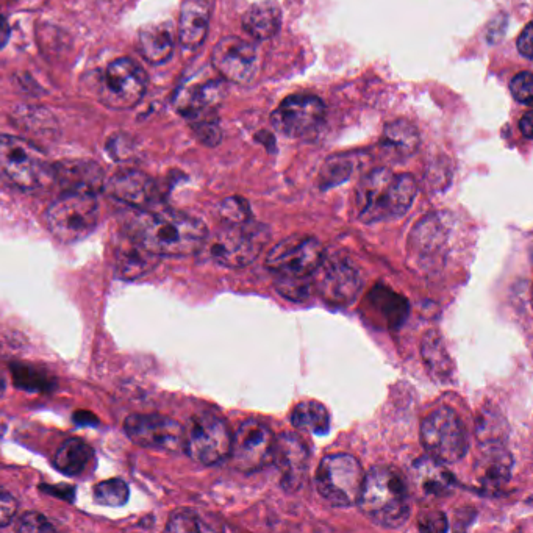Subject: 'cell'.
I'll use <instances>...</instances> for the list:
<instances>
[{
    "mask_svg": "<svg viewBox=\"0 0 533 533\" xmlns=\"http://www.w3.org/2000/svg\"><path fill=\"white\" fill-rule=\"evenodd\" d=\"M212 0H185L180 11L179 40L185 49L202 46L210 24Z\"/></svg>",
    "mask_w": 533,
    "mask_h": 533,
    "instance_id": "603a6c76",
    "label": "cell"
},
{
    "mask_svg": "<svg viewBox=\"0 0 533 533\" xmlns=\"http://www.w3.org/2000/svg\"><path fill=\"white\" fill-rule=\"evenodd\" d=\"M371 301L376 305L377 310L387 319L391 327H399L408 315V304L404 297L393 293L390 288L377 287L373 291Z\"/></svg>",
    "mask_w": 533,
    "mask_h": 533,
    "instance_id": "d6a6232c",
    "label": "cell"
},
{
    "mask_svg": "<svg viewBox=\"0 0 533 533\" xmlns=\"http://www.w3.org/2000/svg\"><path fill=\"white\" fill-rule=\"evenodd\" d=\"M138 49L144 60L152 65H163L172 57L174 35L169 24H152L138 33Z\"/></svg>",
    "mask_w": 533,
    "mask_h": 533,
    "instance_id": "484cf974",
    "label": "cell"
},
{
    "mask_svg": "<svg viewBox=\"0 0 533 533\" xmlns=\"http://www.w3.org/2000/svg\"><path fill=\"white\" fill-rule=\"evenodd\" d=\"M519 129L521 133L526 136L527 140H532L533 138V113L532 111H527L526 115L523 116V119L519 121Z\"/></svg>",
    "mask_w": 533,
    "mask_h": 533,
    "instance_id": "ee69618b",
    "label": "cell"
},
{
    "mask_svg": "<svg viewBox=\"0 0 533 533\" xmlns=\"http://www.w3.org/2000/svg\"><path fill=\"white\" fill-rule=\"evenodd\" d=\"M512 455L502 443L485 444L476 466L477 479L483 490L498 491L512 477Z\"/></svg>",
    "mask_w": 533,
    "mask_h": 533,
    "instance_id": "44dd1931",
    "label": "cell"
},
{
    "mask_svg": "<svg viewBox=\"0 0 533 533\" xmlns=\"http://www.w3.org/2000/svg\"><path fill=\"white\" fill-rule=\"evenodd\" d=\"M533 26L532 24H527L526 29L523 30V33L519 35L518 40V51L519 54L526 57L527 60H532L533 55Z\"/></svg>",
    "mask_w": 533,
    "mask_h": 533,
    "instance_id": "7bdbcfd3",
    "label": "cell"
},
{
    "mask_svg": "<svg viewBox=\"0 0 533 533\" xmlns=\"http://www.w3.org/2000/svg\"><path fill=\"white\" fill-rule=\"evenodd\" d=\"M147 76L130 58H118L105 69L99 85L102 104L115 110H129L146 94Z\"/></svg>",
    "mask_w": 533,
    "mask_h": 533,
    "instance_id": "30bf717a",
    "label": "cell"
},
{
    "mask_svg": "<svg viewBox=\"0 0 533 533\" xmlns=\"http://www.w3.org/2000/svg\"><path fill=\"white\" fill-rule=\"evenodd\" d=\"M47 226L63 243L90 237L99 224L96 194L65 193L47 210Z\"/></svg>",
    "mask_w": 533,
    "mask_h": 533,
    "instance_id": "277c9868",
    "label": "cell"
},
{
    "mask_svg": "<svg viewBox=\"0 0 533 533\" xmlns=\"http://www.w3.org/2000/svg\"><path fill=\"white\" fill-rule=\"evenodd\" d=\"M446 243V224L437 215H430L419 222L413 230L412 246L413 254L418 257H435Z\"/></svg>",
    "mask_w": 533,
    "mask_h": 533,
    "instance_id": "83f0119b",
    "label": "cell"
},
{
    "mask_svg": "<svg viewBox=\"0 0 533 533\" xmlns=\"http://www.w3.org/2000/svg\"><path fill=\"white\" fill-rule=\"evenodd\" d=\"M132 235L157 257H183L201 251L207 241L208 230L201 219L163 210L143 213L136 219Z\"/></svg>",
    "mask_w": 533,
    "mask_h": 533,
    "instance_id": "6da1fadb",
    "label": "cell"
},
{
    "mask_svg": "<svg viewBox=\"0 0 533 533\" xmlns=\"http://www.w3.org/2000/svg\"><path fill=\"white\" fill-rule=\"evenodd\" d=\"M416 483L418 487L433 498H443L448 496L455 487L454 476L444 468L443 463L438 462L437 458L424 457L419 458L413 466Z\"/></svg>",
    "mask_w": 533,
    "mask_h": 533,
    "instance_id": "cb8c5ba5",
    "label": "cell"
},
{
    "mask_svg": "<svg viewBox=\"0 0 533 533\" xmlns=\"http://www.w3.org/2000/svg\"><path fill=\"white\" fill-rule=\"evenodd\" d=\"M272 462L280 474V487L288 493L299 490L307 476L308 452L301 438L283 433L274 444Z\"/></svg>",
    "mask_w": 533,
    "mask_h": 533,
    "instance_id": "e0dca14e",
    "label": "cell"
},
{
    "mask_svg": "<svg viewBox=\"0 0 533 533\" xmlns=\"http://www.w3.org/2000/svg\"><path fill=\"white\" fill-rule=\"evenodd\" d=\"M157 255L147 251L138 238L130 237L119 241L115 251V268L121 279L133 280L143 277L157 265Z\"/></svg>",
    "mask_w": 533,
    "mask_h": 533,
    "instance_id": "7402d4cb",
    "label": "cell"
},
{
    "mask_svg": "<svg viewBox=\"0 0 533 533\" xmlns=\"http://www.w3.org/2000/svg\"><path fill=\"white\" fill-rule=\"evenodd\" d=\"M127 437L141 448L158 451L176 452L183 448L185 429L168 416L149 413V415H130L124 423Z\"/></svg>",
    "mask_w": 533,
    "mask_h": 533,
    "instance_id": "5bb4252c",
    "label": "cell"
},
{
    "mask_svg": "<svg viewBox=\"0 0 533 533\" xmlns=\"http://www.w3.org/2000/svg\"><path fill=\"white\" fill-rule=\"evenodd\" d=\"M276 438L262 421L249 419L232 435L230 457L233 465L243 473H254L272 462Z\"/></svg>",
    "mask_w": 533,
    "mask_h": 533,
    "instance_id": "7c38bea8",
    "label": "cell"
},
{
    "mask_svg": "<svg viewBox=\"0 0 533 533\" xmlns=\"http://www.w3.org/2000/svg\"><path fill=\"white\" fill-rule=\"evenodd\" d=\"M282 26V13L279 5L272 0H265L252 5L243 16V29L251 38L258 41L271 40Z\"/></svg>",
    "mask_w": 533,
    "mask_h": 533,
    "instance_id": "d4e9b609",
    "label": "cell"
},
{
    "mask_svg": "<svg viewBox=\"0 0 533 533\" xmlns=\"http://www.w3.org/2000/svg\"><path fill=\"white\" fill-rule=\"evenodd\" d=\"M168 532H183V533H193V532H213V530H219L216 526H210V524L202 518L199 513L194 512V510H188V508H183V510H177V512L172 513L171 518H169L168 526H166Z\"/></svg>",
    "mask_w": 533,
    "mask_h": 533,
    "instance_id": "d590c367",
    "label": "cell"
},
{
    "mask_svg": "<svg viewBox=\"0 0 533 533\" xmlns=\"http://www.w3.org/2000/svg\"><path fill=\"white\" fill-rule=\"evenodd\" d=\"M418 526L419 529L427 530V532H444L448 529V521L444 518L443 513L430 512L419 516Z\"/></svg>",
    "mask_w": 533,
    "mask_h": 533,
    "instance_id": "b9f144b4",
    "label": "cell"
},
{
    "mask_svg": "<svg viewBox=\"0 0 533 533\" xmlns=\"http://www.w3.org/2000/svg\"><path fill=\"white\" fill-rule=\"evenodd\" d=\"M268 238V229L260 224H252L251 221L232 224L208 241V252L218 265L244 268L260 255Z\"/></svg>",
    "mask_w": 533,
    "mask_h": 533,
    "instance_id": "8992f818",
    "label": "cell"
},
{
    "mask_svg": "<svg viewBox=\"0 0 533 533\" xmlns=\"http://www.w3.org/2000/svg\"><path fill=\"white\" fill-rule=\"evenodd\" d=\"M224 94H226V85L221 80H210L201 85L191 86L177 99V110L191 121L215 115V108L221 104Z\"/></svg>",
    "mask_w": 533,
    "mask_h": 533,
    "instance_id": "d6986e66",
    "label": "cell"
},
{
    "mask_svg": "<svg viewBox=\"0 0 533 533\" xmlns=\"http://www.w3.org/2000/svg\"><path fill=\"white\" fill-rule=\"evenodd\" d=\"M421 354H423L424 363L429 368L430 374L435 379L448 380L451 377L454 366L437 332H429L424 337Z\"/></svg>",
    "mask_w": 533,
    "mask_h": 533,
    "instance_id": "4dcf8cb0",
    "label": "cell"
},
{
    "mask_svg": "<svg viewBox=\"0 0 533 533\" xmlns=\"http://www.w3.org/2000/svg\"><path fill=\"white\" fill-rule=\"evenodd\" d=\"M52 174L66 193L96 194L104 187V171L94 161H61Z\"/></svg>",
    "mask_w": 533,
    "mask_h": 533,
    "instance_id": "ac0fdd59",
    "label": "cell"
},
{
    "mask_svg": "<svg viewBox=\"0 0 533 533\" xmlns=\"http://www.w3.org/2000/svg\"><path fill=\"white\" fill-rule=\"evenodd\" d=\"M16 529L19 532H55L54 524L40 513L30 512L22 515Z\"/></svg>",
    "mask_w": 533,
    "mask_h": 533,
    "instance_id": "ab89813d",
    "label": "cell"
},
{
    "mask_svg": "<svg viewBox=\"0 0 533 533\" xmlns=\"http://www.w3.org/2000/svg\"><path fill=\"white\" fill-rule=\"evenodd\" d=\"M108 193L135 208L146 207L154 201L155 183L151 177L140 171H122L111 177L107 185Z\"/></svg>",
    "mask_w": 533,
    "mask_h": 533,
    "instance_id": "ffe728a7",
    "label": "cell"
},
{
    "mask_svg": "<svg viewBox=\"0 0 533 533\" xmlns=\"http://www.w3.org/2000/svg\"><path fill=\"white\" fill-rule=\"evenodd\" d=\"M10 40V26H8L7 19L0 15V49H4Z\"/></svg>",
    "mask_w": 533,
    "mask_h": 533,
    "instance_id": "bcb514c9",
    "label": "cell"
},
{
    "mask_svg": "<svg viewBox=\"0 0 533 533\" xmlns=\"http://www.w3.org/2000/svg\"><path fill=\"white\" fill-rule=\"evenodd\" d=\"M324 260L322 244L315 237L293 235L272 247L266 266L282 279H305L315 274Z\"/></svg>",
    "mask_w": 533,
    "mask_h": 533,
    "instance_id": "8fae6325",
    "label": "cell"
},
{
    "mask_svg": "<svg viewBox=\"0 0 533 533\" xmlns=\"http://www.w3.org/2000/svg\"><path fill=\"white\" fill-rule=\"evenodd\" d=\"M0 174L21 190H35L49 174L46 158L18 136L0 135Z\"/></svg>",
    "mask_w": 533,
    "mask_h": 533,
    "instance_id": "ba28073f",
    "label": "cell"
},
{
    "mask_svg": "<svg viewBox=\"0 0 533 533\" xmlns=\"http://www.w3.org/2000/svg\"><path fill=\"white\" fill-rule=\"evenodd\" d=\"M421 441L430 457L441 463H457L468 452V435L452 408H438L424 419Z\"/></svg>",
    "mask_w": 533,
    "mask_h": 533,
    "instance_id": "52a82bcc",
    "label": "cell"
},
{
    "mask_svg": "<svg viewBox=\"0 0 533 533\" xmlns=\"http://www.w3.org/2000/svg\"><path fill=\"white\" fill-rule=\"evenodd\" d=\"M219 213L230 224H243V222L251 221V208L243 197H229L222 202Z\"/></svg>",
    "mask_w": 533,
    "mask_h": 533,
    "instance_id": "74e56055",
    "label": "cell"
},
{
    "mask_svg": "<svg viewBox=\"0 0 533 533\" xmlns=\"http://www.w3.org/2000/svg\"><path fill=\"white\" fill-rule=\"evenodd\" d=\"M74 423L79 424V426H97L99 424V419L96 416L91 415L90 412H77L74 413Z\"/></svg>",
    "mask_w": 533,
    "mask_h": 533,
    "instance_id": "f6af8a7d",
    "label": "cell"
},
{
    "mask_svg": "<svg viewBox=\"0 0 533 533\" xmlns=\"http://www.w3.org/2000/svg\"><path fill=\"white\" fill-rule=\"evenodd\" d=\"M291 423L301 432L327 435L330 430V415L324 405L316 401H304L294 407Z\"/></svg>",
    "mask_w": 533,
    "mask_h": 533,
    "instance_id": "f546056e",
    "label": "cell"
},
{
    "mask_svg": "<svg viewBox=\"0 0 533 533\" xmlns=\"http://www.w3.org/2000/svg\"><path fill=\"white\" fill-rule=\"evenodd\" d=\"M212 63L224 79L246 85L257 76V47L238 36H226L213 49Z\"/></svg>",
    "mask_w": 533,
    "mask_h": 533,
    "instance_id": "2e32d148",
    "label": "cell"
},
{
    "mask_svg": "<svg viewBox=\"0 0 533 533\" xmlns=\"http://www.w3.org/2000/svg\"><path fill=\"white\" fill-rule=\"evenodd\" d=\"M16 512H18V502L5 488L0 487V529L13 521Z\"/></svg>",
    "mask_w": 533,
    "mask_h": 533,
    "instance_id": "60d3db41",
    "label": "cell"
},
{
    "mask_svg": "<svg viewBox=\"0 0 533 533\" xmlns=\"http://www.w3.org/2000/svg\"><path fill=\"white\" fill-rule=\"evenodd\" d=\"M358 507L366 518L385 529L401 527L410 515V501L404 477L391 466H374L365 474Z\"/></svg>",
    "mask_w": 533,
    "mask_h": 533,
    "instance_id": "3957f363",
    "label": "cell"
},
{
    "mask_svg": "<svg viewBox=\"0 0 533 533\" xmlns=\"http://www.w3.org/2000/svg\"><path fill=\"white\" fill-rule=\"evenodd\" d=\"M352 171H354V160H352L351 155L330 157L319 174L322 190L340 185L351 177Z\"/></svg>",
    "mask_w": 533,
    "mask_h": 533,
    "instance_id": "836d02e7",
    "label": "cell"
},
{
    "mask_svg": "<svg viewBox=\"0 0 533 533\" xmlns=\"http://www.w3.org/2000/svg\"><path fill=\"white\" fill-rule=\"evenodd\" d=\"M418 183L410 174H394L377 168L358 185L355 205L357 216L365 224L402 218L412 207Z\"/></svg>",
    "mask_w": 533,
    "mask_h": 533,
    "instance_id": "7a4b0ae2",
    "label": "cell"
},
{
    "mask_svg": "<svg viewBox=\"0 0 533 533\" xmlns=\"http://www.w3.org/2000/svg\"><path fill=\"white\" fill-rule=\"evenodd\" d=\"M365 482V471L349 454L327 455L316 471V488L321 498L333 507L357 504Z\"/></svg>",
    "mask_w": 533,
    "mask_h": 533,
    "instance_id": "5b68a950",
    "label": "cell"
},
{
    "mask_svg": "<svg viewBox=\"0 0 533 533\" xmlns=\"http://www.w3.org/2000/svg\"><path fill=\"white\" fill-rule=\"evenodd\" d=\"M326 118V105L313 94H293L283 99L271 115L277 132L301 138L315 132Z\"/></svg>",
    "mask_w": 533,
    "mask_h": 533,
    "instance_id": "4fadbf2b",
    "label": "cell"
},
{
    "mask_svg": "<svg viewBox=\"0 0 533 533\" xmlns=\"http://www.w3.org/2000/svg\"><path fill=\"white\" fill-rule=\"evenodd\" d=\"M94 501L105 507H122L129 501V485L122 479H108L94 487Z\"/></svg>",
    "mask_w": 533,
    "mask_h": 533,
    "instance_id": "e575fe53",
    "label": "cell"
},
{
    "mask_svg": "<svg viewBox=\"0 0 533 533\" xmlns=\"http://www.w3.org/2000/svg\"><path fill=\"white\" fill-rule=\"evenodd\" d=\"M11 374H13L16 387L30 391V393H51L57 383L52 374L36 366L26 365V363H15L11 366Z\"/></svg>",
    "mask_w": 533,
    "mask_h": 533,
    "instance_id": "1f68e13d",
    "label": "cell"
},
{
    "mask_svg": "<svg viewBox=\"0 0 533 533\" xmlns=\"http://www.w3.org/2000/svg\"><path fill=\"white\" fill-rule=\"evenodd\" d=\"M510 91L519 104L530 105L533 102V83L530 72H521L510 82Z\"/></svg>",
    "mask_w": 533,
    "mask_h": 533,
    "instance_id": "f35d334b",
    "label": "cell"
},
{
    "mask_svg": "<svg viewBox=\"0 0 533 533\" xmlns=\"http://www.w3.org/2000/svg\"><path fill=\"white\" fill-rule=\"evenodd\" d=\"M232 446V432L224 419L213 413L194 416L185 430L183 448L194 462L213 466L226 460Z\"/></svg>",
    "mask_w": 533,
    "mask_h": 533,
    "instance_id": "9c48e42d",
    "label": "cell"
},
{
    "mask_svg": "<svg viewBox=\"0 0 533 533\" xmlns=\"http://www.w3.org/2000/svg\"><path fill=\"white\" fill-rule=\"evenodd\" d=\"M315 272L316 287L330 304H351L362 287L360 271L351 258L341 255L327 258L322 260Z\"/></svg>",
    "mask_w": 533,
    "mask_h": 533,
    "instance_id": "9a60e30c",
    "label": "cell"
},
{
    "mask_svg": "<svg viewBox=\"0 0 533 533\" xmlns=\"http://www.w3.org/2000/svg\"><path fill=\"white\" fill-rule=\"evenodd\" d=\"M421 144L418 130L412 122L405 119L393 121L385 127L382 135V146L399 157H410L415 154Z\"/></svg>",
    "mask_w": 533,
    "mask_h": 533,
    "instance_id": "f1b7e54d",
    "label": "cell"
},
{
    "mask_svg": "<svg viewBox=\"0 0 533 533\" xmlns=\"http://www.w3.org/2000/svg\"><path fill=\"white\" fill-rule=\"evenodd\" d=\"M94 449L90 444L80 440V438H71L61 444L57 454L54 457V466L65 476L76 477L82 476L90 469L91 463H94Z\"/></svg>",
    "mask_w": 533,
    "mask_h": 533,
    "instance_id": "4316f807",
    "label": "cell"
},
{
    "mask_svg": "<svg viewBox=\"0 0 533 533\" xmlns=\"http://www.w3.org/2000/svg\"><path fill=\"white\" fill-rule=\"evenodd\" d=\"M194 133L205 146L215 147L221 143L222 132L219 127L218 119L215 115L204 116V118L194 119L191 121Z\"/></svg>",
    "mask_w": 533,
    "mask_h": 533,
    "instance_id": "8d00e7d4",
    "label": "cell"
}]
</instances>
